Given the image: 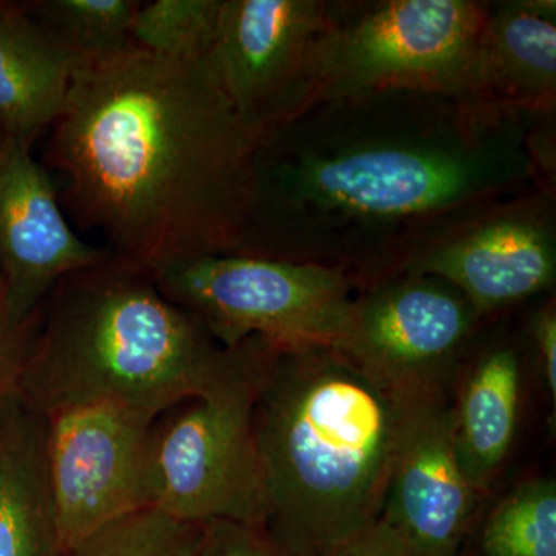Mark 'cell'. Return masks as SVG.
I'll list each match as a JSON object with an SVG mask.
<instances>
[{"label": "cell", "mask_w": 556, "mask_h": 556, "mask_svg": "<svg viewBox=\"0 0 556 556\" xmlns=\"http://www.w3.org/2000/svg\"><path fill=\"white\" fill-rule=\"evenodd\" d=\"M556 190L555 112L447 91L328 98L260 142L239 254L393 276L481 208Z\"/></svg>", "instance_id": "cell-1"}, {"label": "cell", "mask_w": 556, "mask_h": 556, "mask_svg": "<svg viewBox=\"0 0 556 556\" xmlns=\"http://www.w3.org/2000/svg\"><path fill=\"white\" fill-rule=\"evenodd\" d=\"M258 146L208 56L131 49L79 65L46 161L64 179L72 222L101 232L112 257L155 274L239 254Z\"/></svg>", "instance_id": "cell-2"}, {"label": "cell", "mask_w": 556, "mask_h": 556, "mask_svg": "<svg viewBox=\"0 0 556 556\" xmlns=\"http://www.w3.org/2000/svg\"><path fill=\"white\" fill-rule=\"evenodd\" d=\"M263 350L258 339L218 345L153 274L110 255L62 278L43 303L21 401L46 419L98 405L159 419L255 386Z\"/></svg>", "instance_id": "cell-3"}, {"label": "cell", "mask_w": 556, "mask_h": 556, "mask_svg": "<svg viewBox=\"0 0 556 556\" xmlns=\"http://www.w3.org/2000/svg\"><path fill=\"white\" fill-rule=\"evenodd\" d=\"M402 399L331 348L260 362L252 422L263 529L292 556H329L382 517Z\"/></svg>", "instance_id": "cell-4"}, {"label": "cell", "mask_w": 556, "mask_h": 556, "mask_svg": "<svg viewBox=\"0 0 556 556\" xmlns=\"http://www.w3.org/2000/svg\"><path fill=\"white\" fill-rule=\"evenodd\" d=\"M153 277L226 350L251 339L280 351L334 350L357 287L340 269L244 254L189 260Z\"/></svg>", "instance_id": "cell-5"}, {"label": "cell", "mask_w": 556, "mask_h": 556, "mask_svg": "<svg viewBox=\"0 0 556 556\" xmlns=\"http://www.w3.org/2000/svg\"><path fill=\"white\" fill-rule=\"evenodd\" d=\"M334 7V54L318 101L379 89L473 98L471 73L490 2L379 0Z\"/></svg>", "instance_id": "cell-6"}, {"label": "cell", "mask_w": 556, "mask_h": 556, "mask_svg": "<svg viewBox=\"0 0 556 556\" xmlns=\"http://www.w3.org/2000/svg\"><path fill=\"white\" fill-rule=\"evenodd\" d=\"M336 33L334 2L222 0L208 62L260 142L320 100Z\"/></svg>", "instance_id": "cell-7"}, {"label": "cell", "mask_w": 556, "mask_h": 556, "mask_svg": "<svg viewBox=\"0 0 556 556\" xmlns=\"http://www.w3.org/2000/svg\"><path fill=\"white\" fill-rule=\"evenodd\" d=\"M255 386L170 408L149 442V507L181 521L265 526L252 408Z\"/></svg>", "instance_id": "cell-8"}, {"label": "cell", "mask_w": 556, "mask_h": 556, "mask_svg": "<svg viewBox=\"0 0 556 556\" xmlns=\"http://www.w3.org/2000/svg\"><path fill=\"white\" fill-rule=\"evenodd\" d=\"M442 278L397 273L362 287L334 348L394 396L447 390L479 321Z\"/></svg>", "instance_id": "cell-9"}, {"label": "cell", "mask_w": 556, "mask_h": 556, "mask_svg": "<svg viewBox=\"0 0 556 556\" xmlns=\"http://www.w3.org/2000/svg\"><path fill=\"white\" fill-rule=\"evenodd\" d=\"M399 273L448 281L481 318L552 291L556 190H536L468 215L434 237Z\"/></svg>", "instance_id": "cell-10"}, {"label": "cell", "mask_w": 556, "mask_h": 556, "mask_svg": "<svg viewBox=\"0 0 556 556\" xmlns=\"http://www.w3.org/2000/svg\"><path fill=\"white\" fill-rule=\"evenodd\" d=\"M47 455L62 547L149 507V442L156 419L98 405L50 417Z\"/></svg>", "instance_id": "cell-11"}, {"label": "cell", "mask_w": 556, "mask_h": 556, "mask_svg": "<svg viewBox=\"0 0 556 556\" xmlns=\"http://www.w3.org/2000/svg\"><path fill=\"white\" fill-rule=\"evenodd\" d=\"M402 399L382 517L419 556H456L473 510L447 390Z\"/></svg>", "instance_id": "cell-12"}, {"label": "cell", "mask_w": 556, "mask_h": 556, "mask_svg": "<svg viewBox=\"0 0 556 556\" xmlns=\"http://www.w3.org/2000/svg\"><path fill=\"white\" fill-rule=\"evenodd\" d=\"M109 257L108 249L76 236L56 182L30 146L11 141L0 160V278L16 316L38 317L62 278Z\"/></svg>", "instance_id": "cell-13"}, {"label": "cell", "mask_w": 556, "mask_h": 556, "mask_svg": "<svg viewBox=\"0 0 556 556\" xmlns=\"http://www.w3.org/2000/svg\"><path fill=\"white\" fill-rule=\"evenodd\" d=\"M471 97L556 112V2H490L471 73Z\"/></svg>", "instance_id": "cell-14"}, {"label": "cell", "mask_w": 556, "mask_h": 556, "mask_svg": "<svg viewBox=\"0 0 556 556\" xmlns=\"http://www.w3.org/2000/svg\"><path fill=\"white\" fill-rule=\"evenodd\" d=\"M79 65L27 3L0 0V134L33 148L61 115Z\"/></svg>", "instance_id": "cell-15"}, {"label": "cell", "mask_w": 556, "mask_h": 556, "mask_svg": "<svg viewBox=\"0 0 556 556\" xmlns=\"http://www.w3.org/2000/svg\"><path fill=\"white\" fill-rule=\"evenodd\" d=\"M49 420L22 401L0 415V556H64L51 492Z\"/></svg>", "instance_id": "cell-16"}, {"label": "cell", "mask_w": 556, "mask_h": 556, "mask_svg": "<svg viewBox=\"0 0 556 556\" xmlns=\"http://www.w3.org/2000/svg\"><path fill=\"white\" fill-rule=\"evenodd\" d=\"M521 361L511 342L486 348L453 402L457 457L475 490L504 463L517 431Z\"/></svg>", "instance_id": "cell-17"}, {"label": "cell", "mask_w": 556, "mask_h": 556, "mask_svg": "<svg viewBox=\"0 0 556 556\" xmlns=\"http://www.w3.org/2000/svg\"><path fill=\"white\" fill-rule=\"evenodd\" d=\"M137 0H36L31 16L79 64L108 60L131 49Z\"/></svg>", "instance_id": "cell-18"}, {"label": "cell", "mask_w": 556, "mask_h": 556, "mask_svg": "<svg viewBox=\"0 0 556 556\" xmlns=\"http://www.w3.org/2000/svg\"><path fill=\"white\" fill-rule=\"evenodd\" d=\"M206 527L146 507L102 526L64 556H200Z\"/></svg>", "instance_id": "cell-19"}, {"label": "cell", "mask_w": 556, "mask_h": 556, "mask_svg": "<svg viewBox=\"0 0 556 556\" xmlns=\"http://www.w3.org/2000/svg\"><path fill=\"white\" fill-rule=\"evenodd\" d=\"M486 556H556V482L533 479L508 493L486 521Z\"/></svg>", "instance_id": "cell-20"}, {"label": "cell", "mask_w": 556, "mask_h": 556, "mask_svg": "<svg viewBox=\"0 0 556 556\" xmlns=\"http://www.w3.org/2000/svg\"><path fill=\"white\" fill-rule=\"evenodd\" d=\"M222 0H155L141 3L134 22L139 50L172 61L206 60L217 38Z\"/></svg>", "instance_id": "cell-21"}, {"label": "cell", "mask_w": 556, "mask_h": 556, "mask_svg": "<svg viewBox=\"0 0 556 556\" xmlns=\"http://www.w3.org/2000/svg\"><path fill=\"white\" fill-rule=\"evenodd\" d=\"M39 321L40 314L31 320L16 316L11 308L7 285L0 278V415L21 399L22 380L38 336Z\"/></svg>", "instance_id": "cell-22"}, {"label": "cell", "mask_w": 556, "mask_h": 556, "mask_svg": "<svg viewBox=\"0 0 556 556\" xmlns=\"http://www.w3.org/2000/svg\"><path fill=\"white\" fill-rule=\"evenodd\" d=\"M200 556H292L263 527L208 522Z\"/></svg>", "instance_id": "cell-23"}, {"label": "cell", "mask_w": 556, "mask_h": 556, "mask_svg": "<svg viewBox=\"0 0 556 556\" xmlns=\"http://www.w3.org/2000/svg\"><path fill=\"white\" fill-rule=\"evenodd\" d=\"M329 556H419L386 519L379 518Z\"/></svg>", "instance_id": "cell-24"}, {"label": "cell", "mask_w": 556, "mask_h": 556, "mask_svg": "<svg viewBox=\"0 0 556 556\" xmlns=\"http://www.w3.org/2000/svg\"><path fill=\"white\" fill-rule=\"evenodd\" d=\"M530 332L535 342L544 378H546L548 393L556 402V309L555 299L548 300L546 305L533 314L530 321Z\"/></svg>", "instance_id": "cell-25"}, {"label": "cell", "mask_w": 556, "mask_h": 556, "mask_svg": "<svg viewBox=\"0 0 556 556\" xmlns=\"http://www.w3.org/2000/svg\"><path fill=\"white\" fill-rule=\"evenodd\" d=\"M10 139H7L3 137L2 134H0V160L3 159V155H5L7 149H9L10 146Z\"/></svg>", "instance_id": "cell-26"}]
</instances>
